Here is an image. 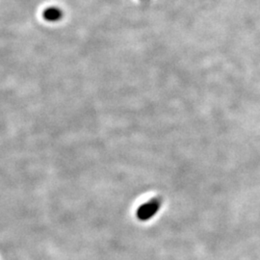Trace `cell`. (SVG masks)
I'll return each instance as SVG.
<instances>
[{"label":"cell","instance_id":"obj_2","mask_svg":"<svg viewBox=\"0 0 260 260\" xmlns=\"http://www.w3.org/2000/svg\"><path fill=\"white\" fill-rule=\"evenodd\" d=\"M62 16H63L62 11L56 7H50V8L46 9L44 12L45 19H47L48 21H52V22L59 20Z\"/></svg>","mask_w":260,"mask_h":260},{"label":"cell","instance_id":"obj_1","mask_svg":"<svg viewBox=\"0 0 260 260\" xmlns=\"http://www.w3.org/2000/svg\"><path fill=\"white\" fill-rule=\"evenodd\" d=\"M162 204L161 197H153L150 200L146 201L140 205V207L136 211V216L140 221L146 222L147 220L151 219L157 212L159 211Z\"/></svg>","mask_w":260,"mask_h":260}]
</instances>
